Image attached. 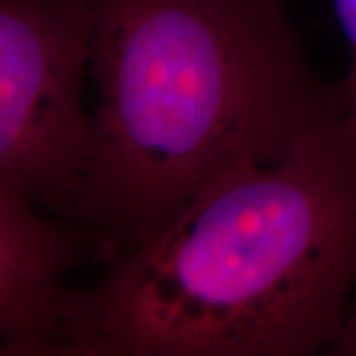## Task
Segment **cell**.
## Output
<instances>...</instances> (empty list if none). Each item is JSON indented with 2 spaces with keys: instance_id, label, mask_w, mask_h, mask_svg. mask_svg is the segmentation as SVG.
Here are the masks:
<instances>
[{
  "instance_id": "obj_1",
  "label": "cell",
  "mask_w": 356,
  "mask_h": 356,
  "mask_svg": "<svg viewBox=\"0 0 356 356\" xmlns=\"http://www.w3.org/2000/svg\"><path fill=\"white\" fill-rule=\"evenodd\" d=\"M343 121L226 172L103 261L93 287H70L62 356L329 355L356 283V135Z\"/></svg>"
},
{
  "instance_id": "obj_2",
  "label": "cell",
  "mask_w": 356,
  "mask_h": 356,
  "mask_svg": "<svg viewBox=\"0 0 356 356\" xmlns=\"http://www.w3.org/2000/svg\"><path fill=\"white\" fill-rule=\"evenodd\" d=\"M97 86L72 220L95 257L149 242L226 172L277 163L341 123L344 86L311 72L281 0H91Z\"/></svg>"
},
{
  "instance_id": "obj_3",
  "label": "cell",
  "mask_w": 356,
  "mask_h": 356,
  "mask_svg": "<svg viewBox=\"0 0 356 356\" xmlns=\"http://www.w3.org/2000/svg\"><path fill=\"white\" fill-rule=\"evenodd\" d=\"M91 0H0V177L72 218L91 156Z\"/></svg>"
},
{
  "instance_id": "obj_4",
  "label": "cell",
  "mask_w": 356,
  "mask_h": 356,
  "mask_svg": "<svg viewBox=\"0 0 356 356\" xmlns=\"http://www.w3.org/2000/svg\"><path fill=\"white\" fill-rule=\"evenodd\" d=\"M95 240L79 222L48 216L13 178L0 177V355L62 356L65 273Z\"/></svg>"
},
{
  "instance_id": "obj_5",
  "label": "cell",
  "mask_w": 356,
  "mask_h": 356,
  "mask_svg": "<svg viewBox=\"0 0 356 356\" xmlns=\"http://www.w3.org/2000/svg\"><path fill=\"white\" fill-rule=\"evenodd\" d=\"M334 10L350 48V72L343 81L344 93L348 99V113L343 123L344 127L356 135V0H334Z\"/></svg>"
},
{
  "instance_id": "obj_6",
  "label": "cell",
  "mask_w": 356,
  "mask_h": 356,
  "mask_svg": "<svg viewBox=\"0 0 356 356\" xmlns=\"http://www.w3.org/2000/svg\"><path fill=\"white\" fill-rule=\"evenodd\" d=\"M331 356H356V307L348 311L344 329L337 344L329 350Z\"/></svg>"
}]
</instances>
